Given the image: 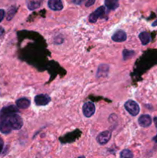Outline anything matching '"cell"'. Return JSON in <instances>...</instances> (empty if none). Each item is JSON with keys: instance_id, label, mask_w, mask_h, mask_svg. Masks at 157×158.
<instances>
[{"instance_id": "obj_1", "label": "cell", "mask_w": 157, "mask_h": 158, "mask_svg": "<svg viewBox=\"0 0 157 158\" xmlns=\"http://www.w3.org/2000/svg\"><path fill=\"white\" fill-rule=\"evenodd\" d=\"M124 107L126 109V110L129 113L130 115L133 116H137L139 113V106L138 103L135 101L132 100H129L125 103Z\"/></svg>"}, {"instance_id": "obj_2", "label": "cell", "mask_w": 157, "mask_h": 158, "mask_svg": "<svg viewBox=\"0 0 157 158\" xmlns=\"http://www.w3.org/2000/svg\"><path fill=\"white\" fill-rule=\"evenodd\" d=\"M105 15H106V7L100 6L89 15V21L91 23H96L99 19H103Z\"/></svg>"}, {"instance_id": "obj_3", "label": "cell", "mask_w": 157, "mask_h": 158, "mask_svg": "<svg viewBox=\"0 0 157 158\" xmlns=\"http://www.w3.org/2000/svg\"><path fill=\"white\" fill-rule=\"evenodd\" d=\"M9 120L10 122L12 130L18 131V130L21 129L23 125L22 119L17 114H13L12 115L9 116Z\"/></svg>"}, {"instance_id": "obj_4", "label": "cell", "mask_w": 157, "mask_h": 158, "mask_svg": "<svg viewBox=\"0 0 157 158\" xmlns=\"http://www.w3.org/2000/svg\"><path fill=\"white\" fill-rule=\"evenodd\" d=\"M12 130V128L9 120V116L2 117V120L0 122V132L4 134H9Z\"/></svg>"}, {"instance_id": "obj_5", "label": "cell", "mask_w": 157, "mask_h": 158, "mask_svg": "<svg viewBox=\"0 0 157 158\" xmlns=\"http://www.w3.org/2000/svg\"><path fill=\"white\" fill-rule=\"evenodd\" d=\"M95 106L94 103H92V102H86L84 103L83 106V113L85 117L88 118L91 117L95 114Z\"/></svg>"}, {"instance_id": "obj_6", "label": "cell", "mask_w": 157, "mask_h": 158, "mask_svg": "<svg viewBox=\"0 0 157 158\" xmlns=\"http://www.w3.org/2000/svg\"><path fill=\"white\" fill-rule=\"evenodd\" d=\"M111 139V132L109 131H105L103 132H101L100 134H99V135L97 136L96 140L100 145H104L106 144L109 141V140Z\"/></svg>"}, {"instance_id": "obj_7", "label": "cell", "mask_w": 157, "mask_h": 158, "mask_svg": "<svg viewBox=\"0 0 157 158\" xmlns=\"http://www.w3.org/2000/svg\"><path fill=\"white\" fill-rule=\"evenodd\" d=\"M34 101L37 106H46L51 101V98L46 94H39L35 96Z\"/></svg>"}, {"instance_id": "obj_8", "label": "cell", "mask_w": 157, "mask_h": 158, "mask_svg": "<svg viewBox=\"0 0 157 158\" xmlns=\"http://www.w3.org/2000/svg\"><path fill=\"white\" fill-rule=\"evenodd\" d=\"M126 39H127V35H126V32L121 30V29L114 32L112 36V40L114 42H117V43H122V42L126 41Z\"/></svg>"}, {"instance_id": "obj_9", "label": "cell", "mask_w": 157, "mask_h": 158, "mask_svg": "<svg viewBox=\"0 0 157 158\" xmlns=\"http://www.w3.org/2000/svg\"><path fill=\"white\" fill-rule=\"evenodd\" d=\"M138 122L142 127H148L152 124V118L148 114H143L139 117Z\"/></svg>"}, {"instance_id": "obj_10", "label": "cell", "mask_w": 157, "mask_h": 158, "mask_svg": "<svg viewBox=\"0 0 157 158\" xmlns=\"http://www.w3.org/2000/svg\"><path fill=\"white\" fill-rule=\"evenodd\" d=\"M48 6L53 11H60L63 9V4L62 0H49Z\"/></svg>"}, {"instance_id": "obj_11", "label": "cell", "mask_w": 157, "mask_h": 158, "mask_svg": "<svg viewBox=\"0 0 157 158\" xmlns=\"http://www.w3.org/2000/svg\"><path fill=\"white\" fill-rule=\"evenodd\" d=\"M109 66L106 64H101L99 66L98 69L96 72L97 78H103V77H107L108 73H109Z\"/></svg>"}, {"instance_id": "obj_12", "label": "cell", "mask_w": 157, "mask_h": 158, "mask_svg": "<svg viewBox=\"0 0 157 158\" xmlns=\"http://www.w3.org/2000/svg\"><path fill=\"white\" fill-rule=\"evenodd\" d=\"M17 111H18V109L15 107V106H6V107H4L1 110V113H0V117H7V116H10L13 114H16Z\"/></svg>"}, {"instance_id": "obj_13", "label": "cell", "mask_w": 157, "mask_h": 158, "mask_svg": "<svg viewBox=\"0 0 157 158\" xmlns=\"http://www.w3.org/2000/svg\"><path fill=\"white\" fill-rule=\"evenodd\" d=\"M30 100L26 97H22L15 101V104L19 109H27L30 106Z\"/></svg>"}, {"instance_id": "obj_14", "label": "cell", "mask_w": 157, "mask_h": 158, "mask_svg": "<svg viewBox=\"0 0 157 158\" xmlns=\"http://www.w3.org/2000/svg\"><path fill=\"white\" fill-rule=\"evenodd\" d=\"M139 38L143 46H146L151 41V35L148 32H142L139 35Z\"/></svg>"}, {"instance_id": "obj_15", "label": "cell", "mask_w": 157, "mask_h": 158, "mask_svg": "<svg viewBox=\"0 0 157 158\" xmlns=\"http://www.w3.org/2000/svg\"><path fill=\"white\" fill-rule=\"evenodd\" d=\"M43 0H30L27 2V7L29 10H35L41 6Z\"/></svg>"}, {"instance_id": "obj_16", "label": "cell", "mask_w": 157, "mask_h": 158, "mask_svg": "<svg viewBox=\"0 0 157 158\" xmlns=\"http://www.w3.org/2000/svg\"><path fill=\"white\" fill-rule=\"evenodd\" d=\"M105 6L109 10H115L119 6V0H105Z\"/></svg>"}, {"instance_id": "obj_17", "label": "cell", "mask_w": 157, "mask_h": 158, "mask_svg": "<svg viewBox=\"0 0 157 158\" xmlns=\"http://www.w3.org/2000/svg\"><path fill=\"white\" fill-rule=\"evenodd\" d=\"M17 9H17L16 6H12L9 8V10H8L7 12V16H6V19H7L8 21H10V20L13 18L14 15L16 13Z\"/></svg>"}, {"instance_id": "obj_18", "label": "cell", "mask_w": 157, "mask_h": 158, "mask_svg": "<svg viewBox=\"0 0 157 158\" xmlns=\"http://www.w3.org/2000/svg\"><path fill=\"white\" fill-rule=\"evenodd\" d=\"M120 158H133V154L129 150L125 149L120 153Z\"/></svg>"}, {"instance_id": "obj_19", "label": "cell", "mask_w": 157, "mask_h": 158, "mask_svg": "<svg viewBox=\"0 0 157 158\" xmlns=\"http://www.w3.org/2000/svg\"><path fill=\"white\" fill-rule=\"evenodd\" d=\"M135 54V52L132 50H128V49H124L123 52V60H126L128 59H130L131 57H132Z\"/></svg>"}, {"instance_id": "obj_20", "label": "cell", "mask_w": 157, "mask_h": 158, "mask_svg": "<svg viewBox=\"0 0 157 158\" xmlns=\"http://www.w3.org/2000/svg\"><path fill=\"white\" fill-rule=\"evenodd\" d=\"M95 0H87V2H86V4H85V6H86V7H90L91 6L95 4Z\"/></svg>"}, {"instance_id": "obj_21", "label": "cell", "mask_w": 157, "mask_h": 158, "mask_svg": "<svg viewBox=\"0 0 157 158\" xmlns=\"http://www.w3.org/2000/svg\"><path fill=\"white\" fill-rule=\"evenodd\" d=\"M5 15H6V12H5L4 9H0V23L5 18Z\"/></svg>"}, {"instance_id": "obj_22", "label": "cell", "mask_w": 157, "mask_h": 158, "mask_svg": "<svg viewBox=\"0 0 157 158\" xmlns=\"http://www.w3.org/2000/svg\"><path fill=\"white\" fill-rule=\"evenodd\" d=\"M72 3L75 5H81L85 2V0H71Z\"/></svg>"}, {"instance_id": "obj_23", "label": "cell", "mask_w": 157, "mask_h": 158, "mask_svg": "<svg viewBox=\"0 0 157 158\" xmlns=\"http://www.w3.org/2000/svg\"><path fill=\"white\" fill-rule=\"evenodd\" d=\"M4 32H5L4 29H3V28L2 27V26H0V37H1L2 35H3Z\"/></svg>"}, {"instance_id": "obj_24", "label": "cell", "mask_w": 157, "mask_h": 158, "mask_svg": "<svg viewBox=\"0 0 157 158\" xmlns=\"http://www.w3.org/2000/svg\"><path fill=\"white\" fill-rule=\"evenodd\" d=\"M152 26H153V27H155V26H157V19L155 20V21H154L153 23H152Z\"/></svg>"}, {"instance_id": "obj_25", "label": "cell", "mask_w": 157, "mask_h": 158, "mask_svg": "<svg viewBox=\"0 0 157 158\" xmlns=\"http://www.w3.org/2000/svg\"><path fill=\"white\" fill-rule=\"evenodd\" d=\"M154 122H155V127H156V128H157V117H155V118H154Z\"/></svg>"}, {"instance_id": "obj_26", "label": "cell", "mask_w": 157, "mask_h": 158, "mask_svg": "<svg viewBox=\"0 0 157 158\" xmlns=\"http://www.w3.org/2000/svg\"><path fill=\"white\" fill-rule=\"evenodd\" d=\"M152 140H153L154 141H155V142H156V143H157V134H156V135L155 136V137H153V138H152Z\"/></svg>"}, {"instance_id": "obj_27", "label": "cell", "mask_w": 157, "mask_h": 158, "mask_svg": "<svg viewBox=\"0 0 157 158\" xmlns=\"http://www.w3.org/2000/svg\"><path fill=\"white\" fill-rule=\"evenodd\" d=\"M77 158H86L84 157V156H81V157H77Z\"/></svg>"}]
</instances>
